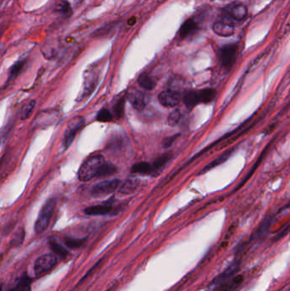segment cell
<instances>
[{
  "label": "cell",
  "instance_id": "obj_5",
  "mask_svg": "<svg viewBox=\"0 0 290 291\" xmlns=\"http://www.w3.org/2000/svg\"><path fill=\"white\" fill-rule=\"evenodd\" d=\"M84 119L82 117H75L70 121L63 136V146L65 148H68L72 145L76 136L84 128Z\"/></svg>",
  "mask_w": 290,
  "mask_h": 291
},
{
  "label": "cell",
  "instance_id": "obj_25",
  "mask_svg": "<svg viewBox=\"0 0 290 291\" xmlns=\"http://www.w3.org/2000/svg\"><path fill=\"white\" fill-rule=\"evenodd\" d=\"M35 105H36V101H34V100H32V101L26 102V104L24 105L23 108H21L20 119L22 120H25L30 118V116L32 115V112H33Z\"/></svg>",
  "mask_w": 290,
  "mask_h": 291
},
{
  "label": "cell",
  "instance_id": "obj_29",
  "mask_svg": "<svg viewBox=\"0 0 290 291\" xmlns=\"http://www.w3.org/2000/svg\"><path fill=\"white\" fill-rule=\"evenodd\" d=\"M25 64H26V60H20L15 64L13 65L9 70V79H15V77H17L20 71L23 69Z\"/></svg>",
  "mask_w": 290,
  "mask_h": 291
},
{
  "label": "cell",
  "instance_id": "obj_24",
  "mask_svg": "<svg viewBox=\"0 0 290 291\" xmlns=\"http://www.w3.org/2000/svg\"><path fill=\"white\" fill-rule=\"evenodd\" d=\"M201 103H209L214 101L216 96V91L214 89H204L199 91Z\"/></svg>",
  "mask_w": 290,
  "mask_h": 291
},
{
  "label": "cell",
  "instance_id": "obj_14",
  "mask_svg": "<svg viewBox=\"0 0 290 291\" xmlns=\"http://www.w3.org/2000/svg\"><path fill=\"white\" fill-rule=\"evenodd\" d=\"M9 291H32V279L24 274L18 278L15 285Z\"/></svg>",
  "mask_w": 290,
  "mask_h": 291
},
{
  "label": "cell",
  "instance_id": "obj_6",
  "mask_svg": "<svg viewBox=\"0 0 290 291\" xmlns=\"http://www.w3.org/2000/svg\"><path fill=\"white\" fill-rule=\"evenodd\" d=\"M238 50V44H226L221 47L219 52V57L221 65L226 69H230L233 67L237 60Z\"/></svg>",
  "mask_w": 290,
  "mask_h": 291
},
{
  "label": "cell",
  "instance_id": "obj_35",
  "mask_svg": "<svg viewBox=\"0 0 290 291\" xmlns=\"http://www.w3.org/2000/svg\"><path fill=\"white\" fill-rule=\"evenodd\" d=\"M0 291H3V287L0 285Z\"/></svg>",
  "mask_w": 290,
  "mask_h": 291
},
{
  "label": "cell",
  "instance_id": "obj_2",
  "mask_svg": "<svg viewBox=\"0 0 290 291\" xmlns=\"http://www.w3.org/2000/svg\"><path fill=\"white\" fill-rule=\"evenodd\" d=\"M56 207V199L51 198L47 201L44 206L42 207L38 219L35 223L34 229L36 233L40 234L44 233L49 226Z\"/></svg>",
  "mask_w": 290,
  "mask_h": 291
},
{
  "label": "cell",
  "instance_id": "obj_34",
  "mask_svg": "<svg viewBox=\"0 0 290 291\" xmlns=\"http://www.w3.org/2000/svg\"><path fill=\"white\" fill-rule=\"evenodd\" d=\"M176 137H177V136H174V137L166 138L165 140L163 141V146H164V147H168V146H170L172 145V143H174Z\"/></svg>",
  "mask_w": 290,
  "mask_h": 291
},
{
  "label": "cell",
  "instance_id": "obj_33",
  "mask_svg": "<svg viewBox=\"0 0 290 291\" xmlns=\"http://www.w3.org/2000/svg\"><path fill=\"white\" fill-rule=\"evenodd\" d=\"M289 230H290V226L287 225L286 227L283 229V230L279 233V234H277V236L275 237V240H279V239H281L282 238H284V237L286 236L287 235L288 233H289Z\"/></svg>",
  "mask_w": 290,
  "mask_h": 291
},
{
  "label": "cell",
  "instance_id": "obj_16",
  "mask_svg": "<svg viewBox=\"0 0 290 291\" xmlns=\"http://www.w3.org/2000/svg\"><path fill=\"white\" fill-rule=\"evenodd\" d=\"M232 151H233V149H230V150H227V151L223 152L221 156L216 157L215 160H213L211 163L207 164V165L201 170L200 174H203V173H205V172L208 171V170H210V169L215 168L216 166L220 165L221 163H223L224 162H226V159H228V157H229L230 156H231V154H232Z\"/></svg>",
  "mask_w": 290,
  "mask_h": 291
},
{
  "label": "cell",
  "instance_id": "obj_13",
  "mask_svg": "<svg viewBox=\"0 0 290 291\" xmlns=\"http://www.w3.org/2000/svg\"><path fill=\"white\" fill-rule=\"evenodd\" d=\"M113 206L109 204H99L86 208L84 213L88 216H106L113 211Z\"/></svg>",
  "mask_w": 290,
  "mask_h": 291
},
{
  "label": "cell",
  "instance_id": "obj_28",
  "mask_svg": "<svg viewBox=\"0 0 290 291\" xmlns=\"http://www.w3.org/2000/svg\"><path fill=\"white\" fill-rule=\"evenodd\" d=\"M113 119V115L110 111L107 109V108H102L99 111L97 116H96V120L99 122L107 123L110 122Z\"/></svg>",
  "mask_w": 290,
  "mask_h": 291
},
{
  "label": "cell",
  "instance_id": "obj_19",
  "mask_svg": "<svg viewBox=\"0 0 290 291\" xmlns=\"http://www.w3.org/2000/svg\"><path fill=\"white\" fill-rule=\"evenodd\" d=\"M170 157H171L170 155L164 154L154 161V163L151 164V168H152V174L151 175H157L164 168L166 163L170 160Z\"/></svg>",
  "mask_w": 290,
  "mask_h": 291
},
{
  "label": "cell",
  "instance_id": "obj_18",
  "mask_svg": "<svg viewBox=\"0 0 290 291\" xmlns=\"http://www.w3.org/2000/svg\"><path fill=\"white\" fill-rule=\"evenodd\" d=\"M131 172L134 174H139V175H151L152 174V168L151 163L146 162H139L135 163L132 168Z\"/></svg>",
  "mask_w": 290,
  "mask_h": 291
},
{
  "label": "cell",
  "instance_id": "obj_30",
  "mask_svg": "<svg viewBox=\"0 0 290 291\" xmlns=\"http://www.w3.org/2000/svg\"><path fill=\"white\" fill-rule=\"evenodd\" d=\"M24 239H25V232H24L23 228H20L12 238L11 245H14V246H19V245H22Z\"/></svg>",
  "mask_w": 290,
  "mask_h": 291
},
{
  "label": "cell",
  "instance_id": "obj_21",
  "mask_svg": "<svg viewBox=\"0 0 290 291\" xmlns=\"http://www.w3.org/2000/svg\"><path fill=\"white\" fill-rule=\"evenodd\" d=\"M49 246L53 251V254H55L56 256L66 258L69 255V252L62 245H60L58 242L55 241V239H49Z\"/></svg>",
  "mask_w": 290,
  "mask_h": 291
},
{
  "label": "cell",
  "instance_id": "obj_22",
  "mask_svg": "<svg viewBox=\"0 0 290 291\" xmlns=\"http://www.w3.org/2000/svg\"><path fill=\"white\" fill-rule=\"evenodd\" d=\"M138 83L140 86H142L145 91H151L155 87V82L147 73L141 74L138 78Z\"/></svg>",
  "mask_w": 290,
  "mask_h": 291
},
{
  "label": "cell",
  "instance_id": "obj_17",
  "mask_svg": "<svg viewBox=\"0 0 290 291\" xmlns=\"http://www.w3.org/2000/svg\"><path fill=\"white\" fill-rule=\"evenodd\" d=\"M140 181L136 179H129L119 185V192L123 194H131L139 186Z\"/></svg>",
  "mask_w": 290,
  "mask_h": 291
},
{
  "label": "cell",
  "instance_id": "obj_32",
  "mask_svg": "<svg viewBox=\"0 0 290 291\" xmlns=\"http://www.w3.org/2000/svg\"><path fill=\"white\" fill-rule=\"evenodd\" d=\"M271 223H272V219L267 218L263 221V222L261 223V226L259 227L258 230L256 231V234H257V237L261 236L262 234H264L266 233V231L268 229V227H270Z\"/></svg>",
  "mask_w": 290,
  "mask_h": 291
},
{
  "label": "cell",
  "instance_id": "obj_11",
  "mask_svg": "<svg viewBox=\"0 0 290 291\" xmlns=\"http://www.w3.org/2000/svg\"><path fill=\"white\" fill-rule=\"evenodd\" d=\"M129 102H131V105L137 110H143L145 108L147 99L145 94L143 93L142 91H134L129 94Z\"/></svg>",
  "mask_w": 290,
  "mask_h": 291
},
{
  "label": "cell",
  "instance_id": "obj_15",
  "mask_svg": "<svg viewBox=\"0 0 290 291\" xmlns=\"http://www.w3.org/2000/svg\"><path fill=\"white\" fill-rule=\"evenodd\" d=\"M183 101L185 105L188 108H193L194 107L201 103L200 95L199 91H187L183 97Z\"/></svg>",
  "mask_w": 290,
  "mask_h": 291
},
{
  "label": "cell",
  "instance_id": "obj_12",
  "mask_svg": "<svg viewBox=\"0 0 290 291\" xmlns=\"http://www.w3.org/2000/svg\"><path fill=\"white\" fill-rule=\"evenodd\" d=\"M199 28L198 23L195 18H190L184 22L179 30V36L180 38H187L190 35L197 32Z\"/></svg>",
  "mask_w": 290,
  "mask_h": 291
},
{
  "label": "cell",
  "instance_id": "obj_9",
  "mask_svg": "<svg viewBox=\"0 0 290 291\" xmlns=\"http://www.w3.org/2000/svg\"><path fill=\"white\" fill-rule=\"evenodd\" d=\"M238 269H239V262L232 263V265H230L228 268H226L223 273H221L220 275H218L215 280L212 281L210 286H219L224 284V283H226V281H229L232 279V276L238 271Z\"/></svg>",
  "mask_w": 290,
  "mask_h": 291
},
{
  "label": "cell",
  "instance_id": "obj_23",
  "mask_svg": "<svg viewBox=\"0 0 290 291\" xmlns=\"http://www.w3.org/2000/svg\"><path fill=\"white\" fill-rule=\"evenodd\" d=\"M117 171L116 166L113 165L112 163H107L105 162L103 165L101 167V169L99 170L98 174L96 175V177L102 178L107 177V176H110L115 174Z\"/></svg>",
  "mask_w": 290,
  "mask_h": 291
},
{
  "label": "cell",
  "instance_id": "obj_26",
  "mask_svg": "<svg viewBox=\"0 0 290 291\" xmlns=\"http://www.w3.org/2000/svg\"><path fill=\"white\" fill-rule=\"evenodd\" d=\"M86 239H76V238H66L64 239V244L67 248L75 250L79 249L85 244Z\"/></svg>",
  "mask_w": 290,
  "mask_h": 291
},
{
  "label": "cell",
  "instance_id": "obj_1",
  "mask_svg": "<svg viewBox=\"0 0 290 291\" xmlns=\"http://www.w3.org/2000/svg\"><path fill=\"white\" fill-rule=\"evenodd\" d=\"M104 157L102 155L96 154L88 157L79 170V179L81 181H89L96 177L101 167L105 163Z\"/></svg>",
  "mask_w": 290,
  "mask_h": 291
},
{
  "label": "cell",
  "instance_id": "obj_4",
  "mask_svg": "<svg viewBox=\"0 0 290 291\" xmlns=\"http://www.w3.org/2000/svg\"><path fill=\"white\" fill-rule=\"evenodd\" d=\"M58 262L57 256L55 254H44L39 256L34 262V274L41 277L48 274L55 268Z\"/></svg>",
  "mask_w": 290,
  "mask_h": 291
},
{
  "label": "cell",
  "instance_id": "obj_27",
  "mask_svg": "<svg viewBox=\"0 0 290 291\" xmlns=\"http://www.w3.org/2000/svg\"><path fill=\"white\" fill-rule=\"evenodd\" d=\"M125 100L124 98H120L118 100V102L115 103L113 107V116L116 117L117 119H121L125 114Z\"/></svg>",
  "mask_w": 290,
  "mask_h": 291
},
{
  "label": "cell",
  "instance_id": "obj_3",
  "mask_svg": "<svg viewBox=\"0 0 290 291\" xmlns=\"http://www.w3.org/2000/svg\"><path fill=\"white\" fill-rule=\"evenodd\" d=\"M222 15L227 22L230 21H243L248 15V9L244 3L232 2L222 9Z\"/></svg>",
  "mask_w": 290,
  "mask_h": 291
},
{
  "label": "cell",
  "instance_id": "obj_31",
  "mask_svg": "<svg viewBox=\"0 0 290 291\" xmlns=\"http://www.w3.org/2000/svg\"><path fill=\"white\" fill-rule=\"evenodd\" d=\"M181 119V113L180 110H174L168 117V125L170 126H175L180 122Z\"/></svg>",
  "mask_w": 290,
  "mask_h": 291
},
{
  "label": "cell",
  "instance_id": "obj_20",
  "mask_svg": "<svg viewBox=\"0 0 290 291\" xmlns=\"http://www.w3.org/2000/svg\"><path fill=\"white\" fill-rule=\"evenodd\" d=\"M244 280V277L242 275H238L235 277L234 279H231L229 282L226 281L221 286H219V288L216 291H232L237 286H239L241 284L242 281Z\"/></svg>",
  "mask_w": 290,
  "mask_h": 291
},
{
  "label": "cell",
  "instance_id": "obj_10",
  "mask_svg": "<svg viewBox=\"0 0 290 291\" xmlns=\"http://www.w3.org/2000/svg\"><path fill=\"white\" fill-rule=\"evenodd\" d=\"M213 31L221 37H230L234 33L235 27L230 22L226 20H218L213 24Z\"/></svg>",
  "mask_w": 290,
  "mask_h": 291
},
{
  "label": "cell",
  "instance_id": "obj_8",
  "mask_svg": "<svg viewBox=\"0 0 290 291\" xmlns=\"http://www.w3.org/2000/svg\"><path fill=\"white\" fill-rule=\"evenodd\" d=\"M181 100L180 94L176 91H163L158 95V102L166 108H174L180 103Z\"/></svg>",
  "mask_w": 290,
  "mask_h": 291
},
{
  "label": "cell",
  "instance_id": "obj_7",
  "mask_svg": "<svg viewBox=\"0 0 290 291\" xmlns=\"http://www.w3.org/2000/svg\"><path fill=\"white\" fill-rule=\"evenodd\" d=\"M119 185H120V181L118 179L101 181L96 184L91 188L90 193L95 198H102L115 192L119 188Z\"/></svg>",
  "mask_w": 290,
  "mask_h": 291
}]
</instances>
